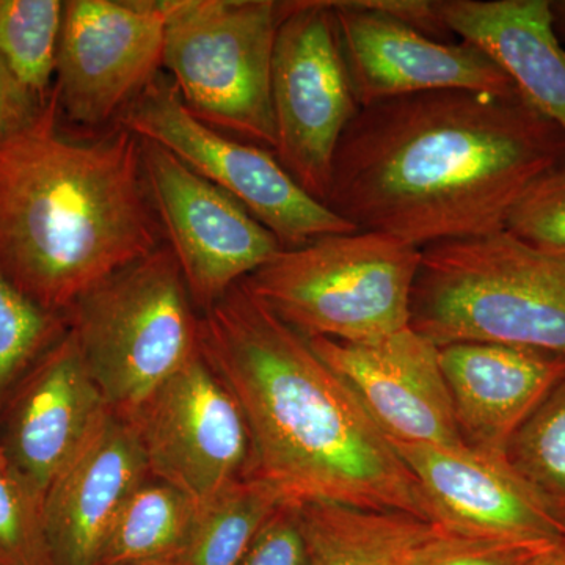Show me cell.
I'll return each mask as SVG.
<instances>
[{
  "mask_svg": "<svg viewBox=\"0 0 565 565\" xmlns=\"http://www.w3.org/2000/svg\"><path fill=\"white\" fill-rule=\"evenodd\" d=\"M565 134L520 95L444 90L360 107L334 154L327 206L424 248L504 230Z\"/></svg>",
  "mask_w": 565,
  "mask_h": 565,
  "instance_id": "cell-1",
  "label": "cell"
},
{
  "mask_svg": "<svg viewBox=\"0 0 565 565\" xmlns=\"http://www.w3.org/2000/svg\"><path fill=\"white\" fill-rule=\"evenodd\" d=\"M199 348L244 416L247 476L282 504L404 512L437 525L415 476L352 390L244 282L202 311Z\"/></svg>",
  "mask_w": 565,
  "mask_h": 565,
  "instance_id": "cell-2",
  "label": "cell"
},
{
  "mask_svg": "<svg viewBox=\"0 0 565 565\" xmlns=\"http://www.w3.org/2000/svg\"><path fill=\"white\" fill-rule=\"evenodd\" d=\"M54 90L0 141V273L66 316L84 294L159 247L141 140L118 125L93 140L58 126Z\"/></svg>",
  "mask_w": 565,
  "mask_h": 565,
  "instance_id": "cell-3",
  "label": "cell"
},
{
  "mask_svg": "<svg viewBox=\"0 0 565 565\" xmlns=\"http://www.w3.org/2000/svg\"><path fill=\"white\" fill-rule=\"evenodd\" d=\"M411 329L438 348L500 343L565 356V259L505 230L424 247Z\"/></svg>",
  "mask_w": 565,
  "mask_h": 565,
  "instance_id": "cell-4",
  "label": "cell"
},
{
  "mask_svg": "<svg viewBox=\"0 0 565 565\" xmlns=\"http://www.w3.org/2000/svg\"><path fill=\"white\" fill-rule=\"evenodd\" d=\"M422 248L377 232L282 248L244 286L305 338L373 343L411 327Z\"/></svg>",
  "mask_w": 565,
  "mask_h": 565,
  "instance_id": "cell-5",
  "label": "cell"
},
{
  "mask_svg": "<svg viewBox=\"0 0 565 565\" xmlns=\"http://www.w3.org/2000/svg\"><path fill=\"white\" fill-rule=\"evenodd\" d=\"M65 318L111 414L125 419L200 352V316L169 245L99 282Z\"/></svg>",
  "mask_w": 565,
  "mask_h": 565,
  "instance_id": "cell-6",
  "label": "cell"
},
{
  "mask_svg": "<svg viewBox=\"0 0 565 565\" xmlns=\"http://www.w3.org/2000/svg\"><path fill=\"white\" fill-rule=\"evenodd\" d=\"M162 66L196 118L275 148L273 61L282 2L162 0Z\"/></svg>",
  "mask_w": 565,
  "mask_h": 565,
  "instance_id": "cell-7",
  "label": "cell"
},
{
  "mask_svg": "<svg viewBox=\"0 0 565 565\" xmlns=\"http://www.w3.org/2000/svg\"><path fill=\"white\" fill-rule=\"evenodd\" d=\"M140 140L159 145L221 188L277 237L296 248L329 234L356 232L294 181L274 152L232 139L196 118L173 82L156 77L120 115Z\"/></svg>",
  "mask_w": 565,
  "mask_h": 565,
  "instance_id": "cell-8",
  "label": "cell"
},
{
  "mask_svg": "<svg viewBox=\"0 0 565 565\" xmlns=\"http://www.w3.org/2000/svg\"><path fill=\"white\" fill-rule=\"evenodd\" d=\"M270 88L275 158L326 204L338 145L360 110L332 2H282Z\"/></svg>",
  "mask_w": 565,
  "mask_h": 565,
  "instance_id": "cell-9",
  "label": "cell"
},
{
  "mask_svg": "<svg viewBox=\"0 0 565 565\" xmlns=\"http://www.w3.org/2000/svg\"><path fill=\"white\" fill-rule=\"evenodd\" d=\"M141 159L152 210L200 310L282 250L243 204L172 152L141 140Z\"/></svg>",
  "mask_w": 565,
  "mask_h": 565,
  "instance_id": "cell-10",
  "label": "cell"
},
{
  "mask_svg": "<svg viewBox=\"0 0 565 565\" xmlns=\"http://www.w3.org/2000/svg\"><path fill=\"white\" fill-rule=\"evenodd\" d=\"M151 478L206 504L247 476L250 438L239 405L196 353L128 418Z\"/></svg>",
  "mask_w": 565,
  "mask_h": 565,
  "instance_id": "cell-11",
  "label": "cell"
},
{
  "mask_svg": "<svg viewBox=\"0 0 565 565\" xmlns=\"http://www.w3.org/2000/svg\"><path fill=\"white\" fill-rule=\"evenodd\" d=\"M162 0H68L55 70L61 114L82 126L122 114L162 66Z\"/></svg>",
  "mask_w": 565,
  "mask_h": 565,
  "instance_id": "cell-12",
  "label": "cell"
},
{
  "mask_svg": "<svg viewBox=\"0 0 565 565\" xmlns=\"http://www.w3.org/2000/svg\"><path fill=\"white\" fill-rule=\"evenodd\" d=\"M70 330L20 381L0 427V463L40 505L110 414Z\"/></svg>",
  "mask_w": 565,
  "mask_h": 565,
  "instance_id": "cell-13",
  "label": "cell"
},
{
  "mask_svg": "<svg viewBox=\"0 0 565 565\" xmlns=\"http://www.w3.org/2000/svg\"><path fill=\"white\" fill-rule=\"evenodd\" d=\"M332 3L360 107L427 92L519 95L508 74L475 44L429 39L363 0Z\"/></svg>",
  "mask_w": 565,
  "mask_h": 565,
  "instance_id": "cell-14",
  "label": "cell"
},
{
  "mask_svg": "<svg viewBox=\"0 0 565 565\" xmlns=\"http://www.w3.org/2000/svg\"><path fill=\"white\" fill-rule=\"evenodd\" d=\"M308 341L390 441L463 448L433 341L411 327L373 343Z\"/></svg>",
  "mask_w": 565,
  "mask_h": 565,
  "instance_id": "cell-15",
  "label": "cell"
},
{
  "mask_svg": "<svg viewBox=\"0 0 565 565\" xmlns=\"http://www.w3.org/2000/svg\"><path fill=\"white\" fill-rule=\"evenodd\" d=\"M437 525L497 541L565 544V530L504 457L467 448L392 441Z\"/></svg>",
  "mask_w": 565,
  "mask_h": 565,
  "instance_id": "cell-16",
  "label": "cell"
},
{
  "mask_svg": "<svg viewBox=\"0 0 565 565\" xmlns=\"http://www.w3.org/2000/svg\"><path fill=\"white\" fill-rule=\"evenodd\" d=\"M148 476L139 435L110 412L44 494L41 530L51 565H99L118 509Z\"/></svg>",
  "mask_w": 565,
  "mask_h": 565,
  "instance_id": "cell-17",
  "label": "cell"
},
{
  "mask_svg": "<svg viewBox=\"0 0 565 565\" xmlns=\"http://www.w3.org/2000/svg\"><path fill=\"white\" fill-rule=\"evenodd\" d=\"M440 364L465 446L497 457L565 375L559 353L500 343L441 345Z\"/></svg>",
  "mask_w": 565,
  "mask_h": 565,
  "instance_id": "cell-18",
  "label": "cell"
},
{
  "mask_svg": "<svg viewBox=\"0 0 565 565\" xmlns=\"http://www.w3.org/2000/svg\"><path fill=\"white\" fill-rule=\"evenodd\" d=\"M437 6L452 35L484 51L520 98L565 134V46L550 0H437Z\"/></svg>",
  "mask_w": 565,
  "mask_h": 565,
  "instance_id": "cell-19",
  "label": "cell"
},
{
  "mask_svg": "<svg viewBox=\"0 0 565 565\" xmlns=\"http://www.w3.org/2000/svg\"><path fill=\"white\" fill-rule=\"evenodd\" d=\"M308 565H412L444 526L404 512L337 503L299 505Z\"/></svg>",
  "mask_w": 565,
  "mask_h": 565,
  "instance_id": "cell-20",
  "label": "cell"
},
{
  "mask_svg": "<svg viewBox=\"0 0 565 565\" xmlns=\"http://www.w3.org/2000/svg\"><path fill=\"white\" fill-rule=\"evenodd\" d=\"M199 505L166 482L145 481L118 509L99 565H128L182 556Z\"/></svg>",
  "mask_w": 565,
  "mask_h": 565,
  "instance_id": "cell-21",
  "label": "cell"
},
{
  "mask_svg": "<svg viewBox=\"0 0 565 565\" xmlns=\"http://www.w3.org/2000/svg\"><path fill=\"white\" fill-rule=\"evenodd\" d=\"M281 504L273 489L244 476L200 505L182 559L185 565H237Z\"/></svg>",
  "mask_w": 565,
  "mask_h": 565,
  "instance_id": "cell-22",
  "label": "cell"
},
{
  "mask_svg": "<svg viewBox=\"0 0 565 565\" xmlns=\"http://www.w3.org/2000/svg\"><path fill=\"white\" fill-rule=\"evenodd\" d=\"M62 24L61 0H0V62L41 104L54 90Z\"/></svg>",
  "mask_w": 565,
  "mask_h": 565,
  "instance_id": "cell-23",
  "label": "cell"
},
{
  "mask_svg": "<svg viewBox=\"0 0 565 565\" xmlns=\"http://www.w3.org/2000/svg\"><path fill=\"white\" fill-rule=\"evenodd\" d=\"M504 459L565 530V375L519 427Z\"/></svg>",
  "mask_w": 565,
  "mask_h": 565,
  "instance_id": "cell-24",
  "label": "cell"
},
{
  "mask_svg": "<svg viewBox=\"0 0 565 565\" xmlns=\"http://www.w3.org/2000/svg\"><path fill=\"white\" fill-rule=\"evenodd\" d=\"M68 330L65 316L29 299L0 273V407L25 373Z\"/></svg>",
  "mask_w": 565,
  "mask_h": 565,
  "instance_id": "cell-25",
  "label": "cell"
},
{
  "mask_svg": "<svg viewBox=\"0 0 565 565\" xmlns=\"http://www.w3.org/2000/svg\"><path fill=\"white\" fill-rule=\"evenodd\" d=\"M504 230L530 247L565 259V161L526 189Z\"/></svg>",
  "mask_w": 565,
  "mask_h": 565,
  "instance_id": "cell-26",
  "label": "cell"
},
{
  "mask_svg": "<svg viewBox=\"0 0 565 565\" xmlns=\"http://www.w3.org/2000/svg\"><path fill=\"white\" fill-rule=\"evenodd\" d=\"M0 565H51L40 505L0 463Z\"/></svg>",
  "mask_w": 565,
  "mask_h": 565,
  "instance_id": "cell-27",
  "label": "cell"
},
{
  "mask_svg": "<svg viewBox=\"0 0 565 565\" xmlns=\"http://www.w3.org/2000/svg\"><path fill=\"white\" fill-rule=\"evenodd\" d=\"M555 546L473 537L441 527L419 550L412 565H535Z\"/></svg>",
  "mask_w": 565,
  "mask_h": 565,
  "instance_id": "cell-28",
  "label": "cell"
},
{
  "mask_svg": "<svg viewBox=\"0 0 565 565\" xmlns=\"http://www.w3.org/2000/svg\"><path fill=\"white\" fill-rule=\"evenodd\" d=\"M237 565H308L299 505L281 504L264 523Z\"/></svg>",
  "mask_w": 565,
  "mask_h": 565,
  "instance_id": "cell-29",
  "label": "cell"
},
{
  "mask_svg": "<svg viewBox=\"0 0 565 565\" xmlns=\"http://www.w3.org/2000/svg\"><path fill=\"white\" fill-rule=\"evenodd\" d=\"M363 3L429 39L445 43L455 39L441 18L437 0H363Z\"/></svg>",
  "mask_w": 565,
  "mask_h": 565,
  "instance_id": "cell-30",
  "label": "cell"
},
{
  "mask_svg": "<svg viewBox=\"0 0 565 565\" xmlns=\"http://www.w3.org/2000/svg\"><path fill=\"white\" fill-rule=\"evenodd\" d=\"M43 106L0 62V141L24 128Z\"/></svg>",
  "mask_w": 565,
  "mask_h": 565,
  "instance_id": "cell-31",
  "label": "cell"
},
{
  "mask_svg": "<svg viewBox=\"0 0 565 565\" xmlns=\"http://www.w3.org/2000/svg\"><path fill=\"white\" fill-rule=\"evenodd\" d=\"M550 9L557 36L565 46V0H550Z\"/></svg>",
  "mask_w": 565,
  "mask_h": 565,
  "instance_id": "cell-32",
  "label": "cell"
},
{
  "mask_svg": "<svg viewBox=\"0 0 565 565\" xmlns=\"http://www.w3.org/2000/svg\"><path fill=\"white\" fill-rule=\"evenodd\" d=\"M535 565H565V544L548 550Z\"/></svg>",
  "mask_w": 565,
  "mask_h": 565,
  "instance_id": "cell-33",
  "label": "cell"
},
{
  "mask_svg": "<svg viewBox=\"0 0 565 565\" xmlns=\"http://www.w3.org/2000/svg\"><path fill=\"white\" fill-rule=\"evenodd\" d=\"M128 565H185L182 556L161 557V559L141 561V563H134Z\"/></svg>",
  "mask_w": 565,
  "mask_h": 565,
  "instance_id": "cell-34",
  "label": "cell"
}]
</instances>
